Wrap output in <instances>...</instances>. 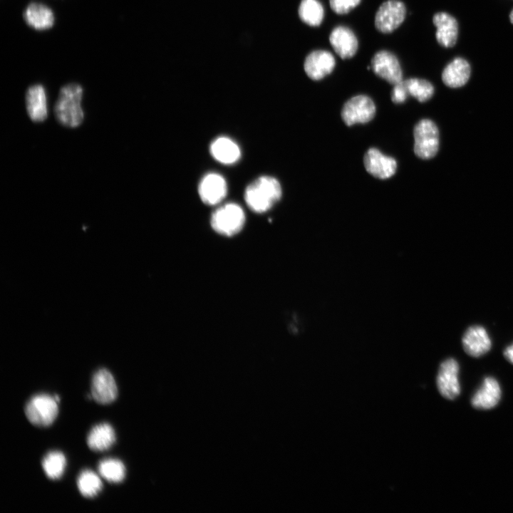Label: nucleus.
<instances>
[{"label":"nucleus","instance_id":"obj_30","mask_svg":"<svg viewBox=\"0 0 513 513\" xmlns=\"http://www.w3.org/2000/svg\"><path fill=\"white\" fill-rule=\"evenodd\" d=\"M504 356L511 363L513 364V344L506 348Z\"/></svg>","mask_w":513,"mask_h":513},{"label":"nucleus","instance_id":"obj_28","mask_svg":"<svg viewBox=\"0 0 513 513\" xmlns=\"http://www.w3.org/2000/svg\"><path fill=\"white\" fill-rule=\"evenodd\" d=\"M361 0H329L331 8L337 14H345L356 6Z\"/></svg>","mask_w":513,"mask_h":513},{"label":"nucleus","instance_id":"obj_1","mask_svg":"<svg viewBox=\"0 0 513 513\" xmlns=\"http://www.w3.org/2000/svg\"><path fill=\"white\" fill-rule=\"evenodd\" d=\"M83 91L82 87L77 83H69L61 88L54 106V115L62 125L76 128L83 121Z\"/></svg>","mask_w":513,"mask_h":513},{"label":"nucleus","instance_id":"obj_16","mask_svg":"<svg viewBox=\"0 0 513 513\" xmlns=\"http://www.w3.org/2000/svg\"><path fill=\"white\" fill-rule=\"evenodd\" d=\"M432 22L437 28L435 37L439 44L445 48L452 47L458 36V24L455 17L446 12H438L433 16Z\"/></svg>","mask_w":513,"mask_h":513},{"label":"nucleus","instance_id":"obj_14","mask_svg":"<svg viewBox=\"0 0 513 513\" xmlns=\"http://www.w3.org/2000/svg\"><path fill=\"white\" fill-rule=\"evenodd\" d=\"M329 41L334 51L342 58L352 57L358 47V39L354 32L343 25L333 28L329 36Z\"/></svg>","mask_w":513,"mask_h":513},{"label":"nucleus","instance_id":"obj_27","mask_svg":"<svg viewBox=\"0 0 513 513\" xmlns=\"http://www.w3.org/2000/svg\"><path fill=\"white\" fill-rule=\"evenodd\" d=\"M408 95L420 102L428 100L434 93V87L425 79L410 78L403 80Z\"/></svg>","mask_w":513,"mask_h":513},{"label":"nucleus","instance_id":"obj_2","mask_svg":"<svg viewBox=\"0 0 513 513\" xmlns=\"http://www.w3.org/2000/svg\"><path fill=\"white\" fill-rule=\"evenodd\" d=\"M282 195L279 182L274 177L261 176L246 188L244 200L253 212L263 213L270 209Z\"/></svg>","mask_w":513,"mask_h":513},{"label":"nucleus","instance_id":"obj_10","mask_svg":"<svg viewBox=\"0 0 513 513\" xmlns=\"http://www.w3.org/2000/svg\"><path fill=\"white\" fill-rule=\"evenodd\" d=\"M363 163L370 175L381 180L390 178L397 170V162L393 157L383 154L374 147L369 148L366 151Z\"/></svg>","mask_w":513,"mask_h":513},{"label":"nucleus","instance_id":"obj_5","mask_svg":"<svg viewBox=\"0 0 513 513\" xmlns=\"http://www.w3.org/2000/svg\"><path fill=\"white\" fill-rule=\"evenodd\" d=\"M414 152L423 160L435 157L439 148V131L436 125L429 119L420 120L413 130Z\"/></svg>","mask_w":513,"mask_h":513},{"label":"nucleus","instance_id":"obj_13","mask_svg":"<svg viewBox=\"0 0 513 513\" xmlns=\"http://www.w3.org/2000/svg\"><path fill=\"white\" fill-rule=\"evenodd\" d=\"M458 370V363L453 358L447 359L440 366L437 377V388L447 399L453 400L460 394Z\"/></svg>","mask_w":513,"mask_h":513},{"label":"nucleus","instance_id":"obj_32","mask_svg":"<svg viewBox=\"0 0 513 513\" xmlns=\"http://www.w3.org/2000/svg\"><path fill=\"white\" fill-rule=\"evenodd\" d=\"M54 398H55V400H56L57 403H58V402L60 401V398H59V397H58V395H55V396H54Z\"/></svg>","mask_w":513,"mask_h":513},{"label":"nucleus","instance_id":"obj_4","mask_svg":"<svg viewBox=\"0 0 513 513\" xmlns=\"http://www.w3.org/2000/svg\"><path fill=\"white\" fill-rule=\"evenodd\" d=\"M24 411L31 424L38 427H48L58 415V403L50 395H35L26 403Z\"/></svg>","mask_w":513,"mask_h":513},{"label":"nucleus","instance_id":"obj_17","mask_svg":"<svg viewBox=\"0 0 513 513\" xmlns=\"http://www.w3.org/2000/svg\"><path fill=\"white\" fill-rule=\"evenodd\" d=\"M462 346L468 355L479 357L490 349L491 341L482 326H473L465 331L462 337Z\"/></svg>","mask_w":513,"mask_h":513},{"label":"nucleus","instance_id":"obj_6","mask_svg":"<svg viewBox=\"0 0 513 513\" xmlns=\"http://www.w3.org/2000/svg\"><path fill=\"white\" fill-rule=\"evenodd\" d=\"M375 105L373 100L366 95H357L348 100L341 110L344 123L351 126L356 123H366L375 115Z\"/></svg>","mask_w":513,"mask_h":513},{"label":"nucleus","instance_id":"obj_26","mask_svg":"<svg viewBox=\"0 0 513 513\" xmlns=\"http://www.w3.org/2000/svg\"><path fill=\"white\" fill-rule=\"evenodd\" d=\"M66 466L64 454L59 451L47 453L42 460V467L46 476L51 480H58L63 475Z\"/></svg>","mask_w":513,"mask_h":513},{"label":"nucleus","instance_id":"obj_31","mask_svg":"<svg viewBox=\"0 0 513 513\" xmlns=\"http://www.w3.org/2000/svg\"><path fill=\"white\" fill-rule=\"evenodd\" d=\"M509 19H510L511 23L513 24V10L510 13Z\"/></svg>","mask_w":513,"mask_h":513},{"label":"nucleus","instance_id":"obj_19","mask_svg":"<svg viewBox=\"0 0 513 513\" xmlns=\"http://www.w3.org/2000/svg\"><path fill=\"white\" fill-rule=\"evenodd\" d=\"M470 73V63L465 59L457 57L445 67L442 73V80L448 87L459 88L466 84Z\"/></svg>","mask_w":513,"mask_h":513},{"label":"nucleus","instance_id":"obj_7","mask_svg":"<svg viewBox=\"0 0 513 513\" xmlns=\"http://www.w3.org/2000/svg\"><path fill=\"white\" fill-rule=\"evenodd\" d=\"M405 4L400 0H386L378 7L375 16V28L380 32L390 33L404 21Z\"/></svg>","mask_w":513,"mask_h":513},{"label":"nucleus","instance_id":"obj_23","mask_svg":"<svg viewBox=\"0 0 513 513\" xmlns=\"http://www.w3.org/2000/svg\"><path fill=\"white\" fill-rule=\"evenodd\" d=\"M77 486L82 496L93 498L102 491L103 482L94 472L84 470L78 477Z\"/></svg>","mask_w":513,"mask_h":513},{"label":"nucleus","instance_id":"obj_3","mask_svg":"<svg viewBox=\"0 0 513 513\" xmlns=\"http://www.w3.org/2000/svg\"><path fill=\"white\" fill-rule=\"evenodd\" d=\"M211 226L217 233L227 237L241 231L245 223V214L237 204L229 202L219 207L212 213Z\"/></svg>","mask_w":513,"mask_h":513},{"label":"nucleus","instance_id":"obj_25","mask_svg":"<svg viewBox=\"0 0 513 513\" xmlns=\"http://www.w3.org/2000/svg\"><path fill=\"white\" fill-rule=\"evenodd\" d=\"M298 13L300 19L310 26H318L324 15L323 5L318 0H301Z\"/></svg>","mask_w":513,"mask_h":513},{"label":"nucleus","instance_id":"obj_12","mask_svg":"<svg viewBox=\"0 0 513 513\" xmlns=\"http://www.w3.org/2000/svg\"><path fill=\"white\" fill-rule=\"evenodd\" d=\"M335 65V58L330 51L317 49L306 56L304 68L311 79L318 81L331 73Z\"/></svg>","mask_w":513,"mask_h":513},{"label":"nucleus","instance_id":"obj_9","mask_svg":"<svg viewBox=\"0 0 513 513\" xmlns=\"http://www.w3.org/2000/svg\"><path fill=\"white\" fill-rule=\"evenodd\" d=\"M227 193V184L223 176L216 172L205 175L198 186L201 200L207 205L220 203Z\"/></svg>","mask_w":513,"mask_h":513},{"label":"nucleus","instance_id":"obj_24","mask_svg":"<svg viewBox=\"0 0 513 513\" xmlns=\"http://www.w3.org/2000/svg\"><path fill=\"white\" fill-rule=\"evenodd\" d=\"M98 470L100 475L109 482L120 483L125 477V467L123 462L118 459L108 458L101 460Z\"/></svg>","mask_w":513,"mask_h":513},{"label":"nucleus","instance_id":"obj_22","mask_svg":"<svg viewBox=\"0 0 513 513\" xmlns=\"http://www.w3.org/2000/svg\"><path fill=\"white\" fill-rule=\"evenodd\" d=\"M116 440L115 432L108 423L95 425L87 437L88 447L95 452H103L110 449Z\"/></svg>","mask_w":513,"mask_h":513},{"label":"nucleus","instance_id":"obj_11","mask_svg":"<svg viewBox=\"0 0 513 513\" xmlns=\"http://www.w3.org/2000/svg\"><path fill=\"white\" fill-rule=\"evenodd\" d=\"M92 398L98 403L106 405L113 403L118 396V388L111 373L100 368L93 375L91 382Z\"/></svg>","mask_w":513,"mask_h":513},{"label":"nucleus","instance_id":"obj_29","mask_svg":"<svg viewBox=\"0 0 513 513\" xmlns=\"http://www.w3.org/2000/svg\"><path fill=\"white\" fill-rule=\"evenodd\" d=\"M391 92V100L395 103H402L405 101L408 95L403 80L393 85Z\"/></svg>","mask_w":513,"mask_h":513},{"label":"nucleus","instance_id":"obj_20","mask_svg":"<svg viewBox=\"0 0 513 513\" xmlns=\"http://www.w3.org/2000/svg\"><path fill=\"white\" fill-rule=\"evenodd\" d=\"M210 154L217 162L224 165H232L241 157L239 145L231 138L219 137L214 140L209 147Z\"/></svg>","mask_w":513,"mask_h":513},{"label":"nucleus","instance_id":"obj_8","mask_svg":"<svg viewBox=\"0 0 513 513\" xmlns=\"http://www.w3.org/2000/svg\"><path fill=\"white\" fill-rule=\"evenodd\" d=\"M370 68L376 75L392 85L403 80L400 62L396 56L389 51L376 52L371 59Z\"/></svg>","mask_w":513,"mask_h":513},{"label":"nucleus","instance_id":"obj_18","mask_svg":"<svg viewBox=\"0 0 513 513\" xmlns=\"http://www.w3.org/2000/svg\"><path fill=\"white\" fill-rule=\"evenodd\" d=\"M23 17L29 26L36 30L48 29L54 24L53 11L41 3L29 4L24 11Z\"/></svg>","mask_w":513,"mask_h":513},{"label":"nucleus","instance_id":"obj_21","mask_svg":"<svg viewBox=\"0 0 513 513\" xmlns=\"http://www.w3.org/2000/svg\"><path fill=\"white\" fill-rule=\"evenodd\" d=\"M500 397L501 390L497 381L492 378H486L473 396L472 405L477 409H490L497 405Z\"/></svg>","mask_w":513,"mask_h":513},{"label":"nucleus","instance_id":"obj_15","mask_svg":"<svg viewBox=\"0 0 513 513\" xmlns=\"http://www.w3.org/2000/svg\"><path fill=\"white\" fill-rule=\"evenodd\" d=\"M26 108L30 119L36 123L42 122L48 115L47 98L42 85L30 86L25 96Z\"/></svg>","mask_w":513,"mask_h":513}]
</instances>
